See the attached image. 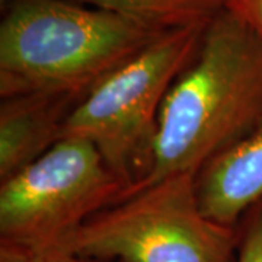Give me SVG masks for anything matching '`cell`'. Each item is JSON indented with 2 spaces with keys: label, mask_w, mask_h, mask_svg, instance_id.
<instances>
[{
  "label": "cell",
  "mask_w": 262,
  "mask_h": 262,
  "mask_svg": "<svg viewBox=\"0 0 262 262\" xmlns=\"http://www.w3.org/2000/svg\"><path fill=\"white\" fill-rule=\"evenodd\" d=\"M261 125L262 42L223 9L207 24L194 60L170 86L151 169L130 194L170 177L196 175Z\"/></svg>",
  "instance_id": "obj_1"
},
{
  "label": "cell",
  "mask_w": 262,
  "mask_h": 262,
  "mask_svg": "<svg viewBox=\"0 0 262 262\" xmlns=\"http://www.w3.org/2000/svg\"><path fill=\"white\" fill-rule=\"evenodd\" d=\"M165 32L72 0H9L0 24V96L82 101Z\"/></svg>",
  "instance_id": "obj_2"
},
{
  "label": "cell",
  "mask_w": 262,
  "mask_h": 262,
  "mask_svg": "<svg viewBox=\"0 0 262 262\" xmlns=\"http://www.w3.org/2000/svg\"><path fill=\"white\" fill-rule=\"evenodd\" d=\"M206 27L162 34L96 84L66 120L61 139L79 137L94 144L122 184L121 200L149 175L162 103L194 60Z\"/></svg>",
  "instance_id": "obj_3"
},
{
  "label": "cell",
  "mask_w": 262,
  "mask_h": 262,
  "mask_svg": "<svg viewBox=\"0 0 262 262\" xmlns=\"http://www.w3.org/2000/svg\"><path fill=\"white\" fill-rule=\"evenodd\" d=\"M237 244V227L203 213L195 175H177L99 211L58 245L102 262H234Z\"/></svg>",
  "instance_id": "obj_4"
},
{
  "label": "cell",
  "mask_w": 262,
  "mask_h": 262,
  "mask_svg": "<svg viewBox=\"0 0 262 262\" xmlns=\"http://www.w3.org/2000/svg\"><path fill=\"white\" fill-rule=\"evenodd\" d=\"M122 194L120 179L91 141L64 137L0 182V242L28 252L61 244Z\"/></svg>",
  "instance_id": "obj_5"
},
{
  "label": "cell",
  "mask_w": 262,
  "mask_h": 262,
  "mask_svg": "<svg viewBox=\"0 0 262 262\" xmlns=\"http://www.w3.org/2000/svg\"><path fill=\"white\" fill-rule=\"evenodd\" d=\"M79 99L56 94H22L0 103V182L44 156L61 140Z\"/></svg>",
  "instance_id": "obj_6"
},
{
  "label": "cell",
  "mask_w": 262,
  "mask_h": 262,
  "mask_svg": "<svg viewBox=\"0 0 262 262\" xmlns=\"http://www.w3.org/2000/svg\"><path fill=\"white\" fill-rule=\"evenodd\" d=\"M203 213L220 225L237 227L262 201V125L195 175Z\"/></svg>",
  "instance_id": "obj_7"
},
{
  "label": "cell",
  "mask_w": 262,
  "mask_h": 262,
  "mask_svg": "<svg viewBox=\"0 0 262 262\" xmlns=\"http://www.w3.org/2000/svg\"><path fill=\"white\" fill-rule=\"evenodd\" d=\"M114 12L146 27L172 31L204 27L225 9L226 0H72Z\"/></svg>",
  "instance_id": "obj_8"
},
{
  "label": "cell",
  "mask_w": 262,
  "mask_h": 262,
  "mask_svg": "<svg viewBox=\"0 0 262 262\" xmlns=\"http://www.w3.org/2000/svg\"><path fill=\"white\" fill-rule=\"evenodd\" d=\"M239 244L234 262H262V201L237 226Z\"/></svg>",
  "instance_id": "obj_9"
},
{
  "label": "cell",
  "mask_w": 262,
  "mask_h": 262,
  "mask_svg": "<svg viewBox=\"0 0 262 262\" xmlns=\"http://www.w3.org/2000/svg\"><path fill=\"white\" fill-rule=\"evenodd\" d=\"M225 9L244 22L262 42V0H226Z\"/></svg>",
  "instance_id": "obj_10"
},
{
  "label": "cell",
  "mask_w": 262,
  "mask_h": 262,
  "mask_svg": "<svg viewBox=\"0 0 262 262\" xmlns=\"http://www.w3.org/2000/svg\"><path fill=\"white\" fill-rule=\"evenodd\" d=\"M29 255L32 262H102L72 252L61 245H51L35 252H29Z\"/></svg>",
  "instance_id": "obj_11"
},
{
  "label": "cell",
  "mask_w": 262,
  "mask_h": 262,
  "mask_svg": "<svg viewBox=\"0 0 262 262\" xmlns=\"http://www.w3.org/2000/svg\"><path fill=\"white\" fill-rule=\"evenodd\" d=\"M0 262H32V259L24 248L0 242Z\"/></svg>",
  "instance_id": "obj_12"
},
{
  "label": "cell",
  "mask_w": 262,
  "mask_h": 262,
  "mask_svg": "<svg viewBox=\"0 0 262 262\" xmlns=\"http://www.w3.org/2000/svg\"><path fill=\"white\" fill-rule=\"evenodd\" d=\"M0 3H2V9H5V5H8L9 0H0Z\"/></svg>",
  "instance_id": "obj_13"
}]
</instances>
